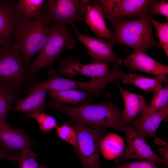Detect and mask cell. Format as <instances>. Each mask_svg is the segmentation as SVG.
<instances>
[{"mask_svg":"<svg viewBox=\"0 0 168 168\" xmlns=\"http://www.w3.org/2000/svg\"><path fill=\"white\" fill-rule=\"evenodd\" d=\"M49 106L63 113L71 121L100 130L111 128L120 131L125 126L122 110L110 99L101 103H87L81 106H65L56 102H50Z\"/></svg>","mask_w":168,"mask_h":168,"instance_id":"cell-1","label":"cell"},{"mask_svg":"<svg viewBox=\"0 0 168 168\" xmlns=\"http://www.w3.org/2000/svg\"><path fill=\"white\" fill-rule=\"evenodd\" d=\"M152 20L146 14L137 19H122L112 22L115 42L131 47L135 52L145 53L149 49L160 47V43L156 41L152 33Z\"/></svg>","mask_w":168,"mask_h":168,"instance_id":"cell-2","label":"cell"},{"mask_svg":"<svg viewBox=\"0 0 168 168\" xmlns=\"http://www.w3.org/2000/svg\"><path fill=\"white\" fill-rule=\"evenodd\" d=\"M51 23L41 11L39 17L31 21H21L16 26L13 33L16 40L15 44L23 57L26 68L33 56L46 42L52 26Z\"/></svg>","mask_w":168,"mask_h":168,"instance_id":"cell-3","label":"cell"},{"mask_svg":"<svg viewBox=\"0 0 168 168\" xmlns=\"http://www.w3.org/2000/svg\"><path fill=\"white\" fill-rule=\"evenodd\" d=\"M23 57L15 44L3 46L0 50V84L8 87L14 92L23 90L30 77Z\"/></svg>","mask_w":168,"mask_h":168,"instance_id":"cell-4","label":"cell"},{"mask_svg":"<svg viewBox=\"0 0 168 168\" xmlns=\"http://www.w3.org/2000/svg\"><path fill=\"white\" fill-rule=\"evenodd\" d=\"M76 43L75 39L72 37L66 26L57 25L52 26L46 42L28 69L29 76L34 77L43 68L52 66L65 48L72 49Z\"/></svg>","mask_w":168,"mask_h":168,"instance_id":"cell-5","label":"cell"},{"mask_svg":"<svg viewBox=\"0 0 168 168\" xmlns=\"http://www.w3.org/2000/svg\"><path fill=\"white\" fill-rule=\"evenodd\" d=\"M66 123L76 132L77 142L74 149L80 161L81 168H102L99 162L100 145L105 136L102 130L72 121Z\"/></svg>","mask_w":168,"mask_h":168,"instance_id":"cell-6","label":"cell"},{"mask_svg":"<svg viewBox=\"0 0 168 168\" xmlns=\"http://www.w3.org/2000/svg\"><path fill=\"white\" fill-rule=\"evenodd\" d=\"M49 77L44 82L33 84L29 89L30 92L40 89H53L61 90L66 89H80L85 90L96 97L99 96L103 92L105 86L109 82L115 81L119 78H122L124 73L113 75L106 78L98 80H91L87 82L71 80L59 77L55 70L50 69Z\"/></svg>","mask_w":168,"mask_h":168,"instance_id":"cell-7","label":"cell"},{"mask_svg":"<svg viewBox=\"0 0 168 168\" xmlns=\"http://www.w3.org/2000/svg\"><path fill=\"white\" fill-rule=\"evenodd\" d=\"M88 0H49L42 12L54 25L66 26L77 21H85Z\"/></svg>","mask_w":168,"mask_h":168,"instance_id":"cell-8","label":"cell"},{"mask_svg":"<svg viewBox=\"0 0 168 168\" xmlns=\"http://www.w3.org/2000/svg\"><path fill=\"white\" fill-rule=\"evenodd\" d=\"M110 69L107 62L97 61L84 64L81 63L78 57L69 56L63 59L57 74L67 76L69 79L78 75L89 77L91 80L104 79L124 72L116 63Z\"/></svg>","mask_w":168,"mask_h":168,"instance_id":"cell-9","label":"cell"},{"mask_svg":"<svg viewBox=\"0 0 168 168\" xmlns=\"http://www.w3.org/2000/svg\"><path fill=\"white\" fill-rule=\"evenodd\" d=\"M122 130L126 136L127 145L121 157L116 159L117 163L131 159H140L168 165V161L155 153L144 137L135 128L125 126Z\"/></svg>","mask_w":168,"mask_h":168,"instance_id":"cell-10","label":"cell"},{"mask_svg":"<svg viewBox=\"0 0 168 168\" xmlns=\"http://www.w3.org/2000/svg\"><path fill=\"white\" fill-rule=\"evenodd\" d=\"M76 38L87 48L92 62H112L119 65L122 63V58L116 56L112 47L114 44L103 40L97 39L81 34L74 25H72Z\"/></svg>","mask_w":168,"mask_h":168,"instance_id":"cell-11","label":"cell"},{"mask_svg":"<svg viewBox=\"0 0 168 168\" xmlns=\"http://www.w3.org/2000/svg\"><path fill=\"white\" fill-rule=\"evenodd\" d=\"M13 1L0 0V36L4 46L12 44L15 27L21 21Z\"/></svg>","mask_w":168,"mask_h":168,"instance_id":"cell-12","label":"cell"},{"mask_svg":"<svg viewBox=\"0 0 168 168\" xmlns=\"http://www.w3.org/2000/svg\"><path fill=\"white\" fill-rule=\"evenodd\" d=\"M33 144L22 130L13 128L7 123H0L1 148L11 153L15 150L21 151L31 148Z\"/></svg>","mask_w":168,"mask_h":168,"instance_id":"cell-13","label":"cell"},{"mask_svg":"<svg viewBox=\"0 0 168 168\" xmlns=\"http://www.w3.org/2000/svg\"><path fill=\"white\" fill-rule=\"evenodd\" d=\"M128 68L133 71L146 72L156 77L166 76L168 66L162 64L145 53L133 52L127 56L124 61Z\"/></svg>","mask_w":168,"mask_h":168,"instance_id":"cell-14","label":"cell"},{"mask_svg":"<svg viewBox=\"0 0 168 168\" xmlns=\"http://www.w3.org/2000/svg\"><path fill=\"white\" fill-rule=\"evenodd\" d=\"M115 84L124 102V109L122 110L123 120L125 126H131L135 120L136 116L143 112L147 103L142 96L123 89L116 82Z\"/></svg>","mask_w":168,"mask_h":168,"instance_id":"cell-15","label":"cell"},{"mask_svg":"<svg viewBox=\"0 0 168 168\" xmlns=\"http://www.w3.org/2000/svg\"><path fill=\"white\" fill-rule=\"evenodd\" d=\"M155 2L148 0H119L109 20L112 22L128 16L145 15Z\"/></svg>","mask_w":168,"mask_h":168,"instance_id":"cell-16","label":"cell"},{"mask_svg":"<svg viewBox=\"0 0 168 168\" xmlns=\"http://www.w3.org/2000/svg\"><path fill=\"white\" fill-rule=\"evenodd\" d=\"M86 14L85 21L95 34L114 44L115 43L113 33L107 27L101 8L97 1L92 6L87 5Z\"/></svg>","mask_w":168,"mask_h":168,"instance_id":"cell-17","label":"cell"},{"mask_svg":"<svg viewBox=\"0 0 168 168\" xmlns=\"http://www.w3.org/2000/svg\"><path fill=\"white\" fill-rule=\"evenodd\" d=\"M47 90L40 89L32 91L26 97L19 99L12 111L35 113L43 112L45 107V95Z\"/></svg>","mask_w":168,"mask_h":168,"instance_id":"cell-18","label":"cell"},{"mask_svg":"<svg viewBox=\"0 0 168 168\" xmlns=\"http://www.w3.org/2000/svg\"><path fill=\"white\" fill-rule=\"evenodd\" d=\"M49 96L55 102L63 104L69 103L77 105L81 102L82 105L89 103L92 94L87 91H82L75 89L57 90H47Z\"/></svg>","mask_w":168,"mask_h":168,"instance_id":"cell-19","label":"cell"},{"mask_svg":"<svg viewBox=\"0 0 168 168\" xmlns=\"http://www.w3.org/2000/svg\"><path fill=\"white\" fill-rule=\"evenodd\" d=\"M165 86L157 92L154 93L151 100L140 116L132 124L135 127L142 123L148 117L168 104V82H165Z\"/></svg>","mask_w":168,"mask_h":168,"instance_id":"cell-20","label":"cell"},{"mask_svg":"<svg viewBox=\"0 0 168 168\" xmlns=\"http://www.w3.org/2000/svg\"><path fill=\"white\" fill-rule=\"evenodd\" d=\"M122 79L124 84H132L145 92L153 93L161 89L162 87V83L168 80L167 76H159L154 78H151L129 73Z\"/></svg>","mask_w":168,"mask_h":168,"instance_id":"cell-21","label":"cell"},{"mask_svg":"<svg viewBox=\"0 0 168 168\" xmlns=\"http://www.w3.org/2000/svg\"><path fill=\"white\" fill-rule=\"evenodd\" d=\"M168 115V104L134 127L136 131L143 137H151L156 138V132L158 128Z\"/></svg>","mask_w":168,"mask_h":168,"instance_id":"cell-22","label":"cell"},{"mask_svg":"<svg viewBox=\"0 0 168 168\" xmlns=\"http://www.w3.org/2000/svg\"><path fill=\"white\" fill-rule=\"evenodd\" d=\"M124 144L123 139L117 134L112 133L105 136L100 145V152L109 160L115 159L123 151Z\"/></svg>","mask_w":168,"mask_h":168,"instance_id":"cell-23","label":"cell"},{"mask_svg":"<svg viewBox=\"0 0 168 168\" xmlns=\"http://www.w3.org/2000/svg\"><path fill=\"white\" fill-rule=\"evenodd\" d=\"M45 2L43 0H20L16 3V7L21 21L27 22L30 18L39 17Z\"/></svg>","mask_w":168,"mask_h":168,"instance_id":"cell-24","label":"cell"},{"mask_svg":"<svg viewBox=\"0 0 168 168\" xmlns=\"http://www.w3.org/2000/svg\"><path fill=\"white\" fill-rule=\"evenodd\" d=\"M19 100L17 94L0 84V123L7 124V115L15 102Z\"/></svg>","mask_w":168,"mask_h":168,"instance_id":"cell-25","label":"cell"},{"mask_svg":"<svg viewBox=\"0 0 168 168\" xmlns=\"http://www.w3.org/2000/svg\"><path fill=\"white\" fill-rule=\"evenodd\" d=\"M23 115L24 117L35 119L37 121L40 129L44 134L58 127L55 119L43 112L35 113H24Z\"/></svg>","mask_w":168,"mask_h":168,"instance_id":"cell-26","label":"cell"},{"mask_svg":"<svg viewBox=\"0 0 168 168\" xmlns=\"http://www.w3.org/2000/svg\"><path fill=\"white\" fill-rule=\"evenodd\" d=\"M37 154L31 149H25L16 155V161L18 162V168H48L45 164L41 165L36 160Z\"/></svg>","mask_w":168,"mask_h":168,"instance_id":"cell-27","label":"cell"},{"mask_svg":"<svg viewBox=\"0 0 168 168\" xmlns=\"http://www.w3.org/2000/svg\"><path fill=\"white\" fill-rule=\"evenodd\" d=\"M56 129L58 136L72 145L75 149L77 145V137L76 131L73 128L66 123L61 126L58 127Z\"/></svg>","mask_w":168,"mask_h":168,"instance_id":"cell-28","label":"cell"},{"mask_svg":"<svg viewBox=\"0 0 168 168\" xmlns=\"http://www.w3.org/2000/svg\"><path fill=\"white\" fill-rule=\"evenodd\" d=\"M152 23L155 27L160 41V44L168 57V22L161 23L152 20Z\"/></svg>","mask_w":168,"mask_h":168,"instance_id":"cell-29","label":"cell"},{"mask_svg":"<svg viewBox=\"0 0 168 168\" xmlns=\"http://www.w3.org/2000/svg\"><path fill=\"white\" fill-rule=\"evenodd\" d=\"M119 1V0H97L96 1L101 8L103 15L109 20Z\"/></svg>","mask_w":168,"mask_h":168,"instance_id":"cell-30","label":"cell"},{"mask_svg":"<svg viewBox=\"0 0 168 168\" xmlns=\"http://www.w3.org/2000/svg\"><path fill=\"white\" fill-rule=\"evenodd\" d=\"M112 168H159L156 166L155 163L147 160L128 162L115 166Z\"/></svg>","mask_w":168,"mask_h":168,"instance_id":"cell-31","label":"cell"},{"mask_svg":"<svg viewBox=\"0 0 168 168\" xmlns=\"http://www.w3.org/2000/svg\"><path fill=\"white\" fill-rule=\"evenodd\" d=\"M153 13L159 14L165 16L168 20V3L163 0H161L157 3H154L152 5Z\"/></svg>","mask_w":168,"mask_h":168,"instance_id":"cell-32","label":"cell"},{"mask_svg":"<svg viewBox=\"0 0 168 168\" xmlns=\"http://www.w3.org/2000/svg\"><path fill=\"white\" fill-rule=\"evenodd\" d=\"M16 155L11 154L1 148L0 149V159L5 158L16 161Z\"/></svg>","mask_w":168,"mask_h":168,"instance_id":"cell-33","label":"cell"},{"mask_svg":"<svg viewBox=\"0 0 168 168\" xmlns=\"http://www.w3.org/2000/svg\"><path fill=\"white\" fill-rule=\"evenodd\" d=\"M158 151L163 157V158L168 161V147H160L158 149Z\"/></svg>","mask_w":168,"mask_h":168,"instance_id":"cell-34","label":"cell"},{"mask_svg":"<svg viewBox=\"0 0 168 168\" xmlns=\"http://www.w3.org/2000/svg\"><path fill=\"white\" fill-rule=\"evenodd\" d=\"M154 142L156 144L163 147H168V143L163 140L158 138H155Z\"/></svg>","mask_w":168,"mask_h":168,"instance_id":"cell-35","label":"cell"},{"mask_svg":"<svg viewBox=\"0 0 168 168\" xmlns=\"http://www.w3.org/2000/svg\"><path fill=\"white\" fill-rule=\"evenodd\" d=\"M4 45V42L3 41L0 36V47L2 45Z\"/></svg>","mask_w":168,"mask_h":168,"instance_id":"cell-36","label":"cell"},{"mask_svg":"<svg viewBox=\"0 0 168 168\" xmlns=\"http://www.w3.org/2000/svg\"><path fill=\"white\" fill-rule=\"evenodd\" d=\"M166 166V165H164V166L163 167H162V168H167V167L166 166Z\"/></svg>","mask_w":168,"mask_h":168,"instance_id":"cell-37","label":"cell"}]
</instances>
